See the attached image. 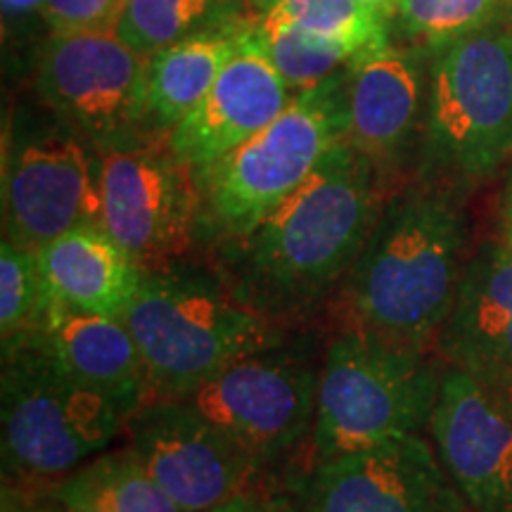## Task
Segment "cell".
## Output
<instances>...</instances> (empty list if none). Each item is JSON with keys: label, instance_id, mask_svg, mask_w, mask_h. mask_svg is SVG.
Masks as SVG:
<instances>
[{"label": "cell", "instance_id": "obj_1", "mask_svg": "<svg viewBox=\"0 0 512 512\" xmlns=\"http://www.w3.org/2000/svg\"><path fill=\"white\" fill-rule=\"evenodd\" d=\"M384 171L342 140L302 188L240 238L209 247L242 304L290 328L342 292L380 219Z\"/></svg>", "mask_w": 512, "mask_h": 512}, {"label": "cell", "instance_id": "obj_2", "mask_svg": "<svg viewBox=\"0 0 512 512\" xmlns=\"http://www.w3.org/2000/svg\"><path fill=\"white\" fill-rule=\"evenodd\" d=\"M467 245L463 197L427 183L394 192L339 292L347 325L434 349L470 259Z\"/></svg>", "mask_w": 512, "mask_h": 512}, {"label": "cell", "instance_id": "obj_3", "mask_svg": "<svg viewBox=\"0 0 512 512\" xmlns=\"http://www.w3.org/2000/svg\"><path fill=\"white\" fill-rule=\"evenodd\" d=\"M444 368L430 349L347 325L323 349L316 420L304 465L425 434Z\"/></svg>", "mask_w": 512, "mask_h": 512}, {"label": "cell", "instance_id": "obj_4", "mask_svg": "<svg viewBox=\"0 0 512 512\" xmlns=\"http://www.w3.org/2000/svg\"><path fill=\"white\" fill-rule=\"evenodd\" d=\"M124 323L143 354L150 399L188 392L228 363L287 339V328L242 304L214 266L185 259L143 275Z\"/></svg>", "mask_w": 512, "mask_h": 512}, {"label": "cell", "instance_id": "obj_5", "mask_svg": "<svg viewBox=\"0 0 512 512\" xmlns=\"http://www.w3.org/2000/svg\"><path fill=\"white\" fill-rule=\"evenodd\" d=\"M512 157V24L430 50L420 183L463 197Z\"/></svg>", "mask_w": 512, "mask_h": 512}, {"label": "cell", "instance_id": "obj_6", "mask_svg": "<svg viewBox=\"0 0 512 512\" xmlns=\"http://www.w3.org/2000/svg\"><path fill=\"white\" fill-rule=\"evenodd\" d=\"M347 67L328 81L294 93L264 131L197 174V242L207 247L240 238L294 195L347 140Z\"/></svg>", "mask_w": 512, "mask_h": 512}, {"label": "cell", "instance_id": "obj_7", "mask_svg": "<svg viewBox=\"0 0 512 512\" xmlns=\"http://www.w3.org/2000/svg\"><path fill=\"white\" fill-rule=\"evenodd\" d=\"M0 418L5 482L53 486L105 453L131 413L27 342L3 354Z\"/></svg>", "mask_w": 512, "mask_h": 512}, {"label": "cell", "instance_id": "obj_8", "mask_svg": "<svg viewBox=\"0 0 512 512\" xmlns=\"http://www.w3.org/2000/svg\"><path fill=\"white\" fill-rule=\"evenodd\" d=\"M100 152L41 100L17 102L3 143V240L41 249L100 223Z\"/></svg>", "mask_w": 512, "mask_h": 512}, {"label": "cell", "instance_id": "obj_9", "mask_svg": "<svg viewBox=\"0 0 512 512\" xmlns=\"http://www.w3.org/2000/svg\"><path fill=\"white\" fill-rule=\"evenodd\" d=\"M323 354L311 339L287 337L204 377L176 399L240 439L275 472L309 448Z\"/></svg>", "mask_w": 512, "mask_h": 512}, {"label": "cell", "instance_id": "obj_10", "mask_svg": "<svg viewBox=\"0 0 512 512\" xmlns=\"http://www.w3.org/2000/svg\"><path fill=\"white\" fill-rule=\"evenodd\" d=\"M34 91L100 155L162 136L150 124L147 57L114 31L50 34L36 62Z\"/></svg>", "mask_w": 512, "mask_h": 512}, {"label": "cell", "instance_id": "obj_11", "mask_svg": "<svg viewBox=\"0 0 512 512\" xmlns=\"http://www.w3.org/2000/svg\"><path fill=\"white\" fill-rule=\"evenodd\" d=\"M124 437L183 512H204L247 491L273 489L275 472L252 448L176 396L145 401L126 420Z\"/></svg>", "mask_w": 512, "mask_h": 512}, {"label": "cell", "instance_id": "obj_12", "mask_svg": "<svg viewBox=\"0 0 512 512\" xmlns=\"http://www.w3.org/2000/svg\"><path fill=\"white\" fill-rule=\"evenodd\" d=\"M100 223L145 273L185 259L197 242L200 188L166 136L100 155Z\"/></svg>", "mask_w": 512, "mask_h": 512}, {"label": "cell", "instance_id": "obj_13", "mask_svg": "<svg viewBox=\"0 0 512 512\" xmlns=\"http://www.w3.org/2000/svg\"><path fill=\"white\" fill-rule=\"evenodd\" d=\"M280 494L292 512H467L422 434L287 472Z\"/></svg>", "mask_w": 512, "mask_h": 512}, {"label": "cell", "instance_id": "obj_14", "mask_svg": "<svg viewBox=\"0 0 512 512\" xmlns=\"http://www.w3.org/2000/svg\"><path fill=\"white\" fill-rule=\"evenodd\" d=\"M430 432L467 512H512V403L446 366Z\"/></svg>", "mask_w": 512, "mask_h": 512}, {"label": "cell", "instance_id": "obj_15", "mask_svg": "<svg viewBox=\"0 0 512 512\" xmlns=\"http://www.w3.org/2000/svg\"><path fill=\"white\" fill-rule=\"evenodd\" d=\"M430 50L384 41L347 64V143L384 171L418 157Z\"/></svg>", "mask_w": 512, "mask_h": 512}, {"label": "cell", "instance_id": "obj_16", "mask_svg": "<svg viewBox=\"0 0 512 512\" xmlns=\"http://www.w3.org/2000/svg\"><path fill=\"white\" fill-rule=\"evenodd\" d=\"M434 349L444 366L512 403V249L503 240L470 254Z\"/></svg>", "mask_w": 512, "mask_h": 512}, {"label": "cell", "instance_id": "obj_17", "mask_svg": "<svg viewBox=\"0 0 512 512\" xmlns=\"http://www.w3.org/2000/svg\"><path fill=\"white\" fill-rule=\"evenodd\" d=\"M292 98L294 91L256 43L252 24L211 91L171 128L166 143L197 176L264 131Z\"/></svg>", "mask_w": 512, "mask_h": 512}, {"label": "cell", "instance_id": "obj_18", "mask_svg": "<svg viewBox=\"0 0 512 512\" xmlns=\"http://www.w3.org/2000/svg\"><path fill=\"white\" fill-rule=\"evenodd\" d=\"M29 342L64 373L117 399L128 413H136L150 399L147 366L124 320L50 299L46 316Z\"/></svg>", "mask_w": 512, "mask_h": 512}, {"label": "cell", "instance_id": "obj_19", "mask_svg": "<svg viewBox=\"0 0 512 512\" xmlns=\"http://www.w3.org/2000/svg\"><path fill=\"white\" fill-rule=\"evenodd\" d=\"M36 254L55 302L119 320L131 309L145 275L102 223L67 230Z\"/></svg>", "mask_w": 512, "mask_h": 512}, {"label": "cell", "instance_id": "obj_20", "mask_svg": "<svg viewBox=\"0 0 512 512\" xmlns=\"http://www.w3.org/2000/svg\"><path fill=\"white\" fill-rule=\"evenodd\" d=\"M252 24L207 31L147 57V107L157 133L169 136L171 128L200 105Z\"/></svg>", "mask_w": 512, "mask_h": 512}, {"label": "cell", "instance_id": "obj_21", "mask_svg": "<svg viewBox=\"0 0 512 512\" xmlns=\"http://www.w3.org/2000/svg\"><path fill=\"white\" fill-rule=\"evenodd\" d=\"M256 17L240 0H124L114 34L128 48L150 57L185 38Z\"/></svg>", "mask_w": 512, "mask_h": 512}, {"label": "cell", "instance_id": "obj_22", "mask_svg": "<svg viewBox=\"0 0 512 512\" xmlns=\"http://www.w3.org/2000/svg\"><path fill=\"white\" fill-rule=\"evenodd\" d=\"M266 27H299L328 41L342 43L358 55L389 41V24L382 12L363 0H271L256 17Z\"/></svg>", "mask_w": 512, "mask_h": 512}, {"label": "cell", "instance_id": "obj_23", "mask_svg": "<svg viewBox=\"0 0 512 512\" xmlns=\"http://www.w3.org/2000/svg\"><path fill=\"white\" fill-rule=\"evenodd\" d=\"M53 294L43 278L38 254L15 242L0 245V342L10 354L36 335Z\"/></svg>", "mask_w": 512, "mask_h": 512}, {"label": "cell", "instance_id": "obj_24", "mask_svg": "<svg viewBox=\"0 0 512 512\" xmlns=\"http://www.w3.org/2000/svg\"><path fill=\"white\" fill-rule=\"evenodd\" d=\"M392 22L413 46L434 50L494 24H512V0H399Z\"/></svg>", "mask_w": 512, "mask_h": 512}, {"label": "cell", "instance_id": "obj_25", "mask_svg": "<svg viewBox=\"0 0 512 512\" xmlns=\"http://www.w3.org/2000/svg\"><path fill=\"white\" fill-rule=\"evenodd\" d=\"M72 477L110 512H183L128 446L100 453Z\"/></svg>", "mask_w": 512, "mask_h": 512}, {"label": "cell", "instance_id": "obj_26", "mask_svg": "<svg viewBox=\"0 0 512 512\" xmlns=\"http://www.w3.org/2000/svg\"><path fill=\"white\" fill-rule=\"evenodd\" d=\"M254 38L294 93L328 81L356 57L342 43L299 27H266L254 22Z\"/></svg>", "mask_w": 512, "mask_h": 512}, {"label": "cell", "instance_id": "obj_27", "mask_svg": "<svg viewBox=\"0 0 512 512\" xmlns=\"http://www.w3.org/2000/svg\"><path fill=\"white\" fill-rule=\"evenodd\" d=\"M124 0H46L41 19L50 34L114 31Z\"/></svg>", "mask_w": 512, "mask_h": 512}, {"label": "cell", "instance_id": "obj_28", "mask_svg": "<svg viewBox=\"0 0 512 512\" xmlns=\"http://www.w3.org/2000/svg\"><path fill=\"white\" fill-rule=\"evenodd\" d=\"M0 512H64L53 486H24L3 482V510Z\"/></svg>", "mask_w": 512, "mask_h": 512}, {"label": "cell", "instance_id": "obj_29", "mask_svg": "<svg viewBox=\"0 0 512 512\" xmlns=\"http://www.w3.org/2000/svg\"><path fill=\"white\" fill-rule=\"evenodd\" d=\"M204 512H292L287 505L285 496L278 489H261V491H247L230 501L216 505V508Z\"/></svg>", "mask_w": 512, "mask_h": 512}, {"label": "cell", "instance_id": "obj_30", "mask_svg": "<svg viewBox=\"0 0 512 512\" xmlns=\"http://www.w3.org/2000/svg\"><path fill=\"white\" fill-rule=\"evenodd\" d=\"M53 489L55 496L60 498L64 505V512H110L100 501H95L72 475L64 477L62 482L53 484Z\"/></svg>", "mask_w": 512, "mask_h": 512}, {"label": "cell", "instance_id": "obj_31", "mask_svg": "<svg viewBox=\"0 0 512 512\" xmlns=\"http://www.w3.org/2000/svg\"><path fill=\"white\" fill-rule=\"evenodd\" d=\"M498 216H501L503 242L512 249V162L508 164L503 176L501 200H498Z\"/></svg>", "mask_w": 512, "mask_h": 512}, {"label": "cell", "instance_id": "obj_32", "mask_svg": "<svg viewBox=\"0 0 512 512\" xmlns=\"http://www.w3.org/2000/svg\"><path fill=\"white\" fill-rule=\"evenodd\" d=\"M43 3L46 0H3V10L5 15L19 17V15H27V12H41Z\"/></svg>", "mask_w": 512, "mask_h": 512}, {"label": "cell", "instance_id": "obj_33", "mask_svg": "<svg viewBox=\"0 0 512 512\" xmlns=\"http://www.w3.org/2000/svg\"><path fill=\"white\" fill-rule=\"evenodd\" d=\"M363 3L370 5V8H375L377 12H382V15L387 19H394L396 5H399V0H363Z\"/></svg>", "mask_w": 512, "mask_h": 512}, {"label": "cell", "instance_id": "obj_34", "mask_svg": "<svg viewBox=\"0 0 512 512\" xmlns=\"http://www.w3.org/2000/svg\"><path fill=\"white\" fill-rule=\"evenodd\" d=\"M242 5H245L247 10H252L254 15H261V12H264L268 5H271V0H240Z\"/></svg>", "mask_w": 512, "mask_h": 512}]
</instances>
